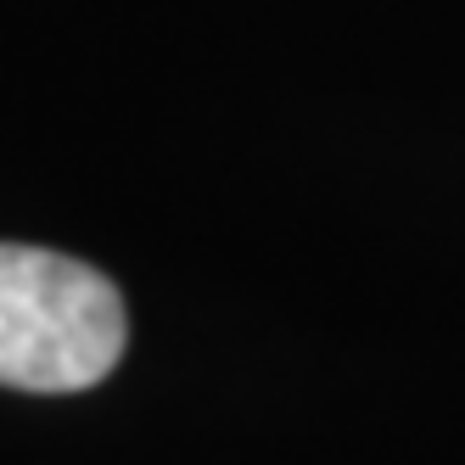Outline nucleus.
I'll use <instances>...</instances> for the list:
<instances>
[{
	"instance_id": "obj_1",
	"label": "nucleus",
	"mask_w": 465,
	"mask_h": 465,
	"mask_svg": "<svg viewBox=\"0 0 465 465\" xmlns=\"http://www.w3.org/2000/svg\"><path fill=\"white\" fill-rule=\"evenodd\" d=\"M118 286L79 258L0 242V387L84 392L124 359Z\"/></svg>"
}]
</instances>
